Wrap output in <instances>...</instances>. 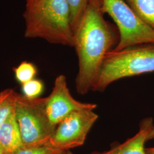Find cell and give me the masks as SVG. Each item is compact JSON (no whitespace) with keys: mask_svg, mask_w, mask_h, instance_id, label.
<instances>
[{"mask_svg":"<svg viewBox=\"0 0 154 154\" xmlns=\"http://www.w3.org/2000/svg\"><path fill=\"white\" fill-rule=\"evenodd\" d=\"M103 14L102 0H90L74 33L78 58L75 87L81 95L92 91L105 55L119 41V34Z\"/></svg>","mask_w":154,"mask_h":154,"instance_id":"1","label":"cell"},{"mask_svg":"<svg viewBox=\"0 0 154 154\" xmlns=\"http://www.w3.org/2000/svg\"><path fill=\"white\" fill-rule=\"evenodd\" d=\"M23 17L25 38L74 46L70 11L66 0H26Z\"/></svg>","mask_w":154,"mask_h":154,"instance_id":"2","label":"cell"},{"mask_svg":"<svg viewBox=\"0 0 154 154\" xmlns=\"http://www.w3.org/2000/svg\"><path fill=\"white\" fill-rule=\"evenodd\" d=\"M154 72V44L138 45L106 53L93 91L103 92L123 78Z\"/></svg>","mask_w":154,"mask_h":154,"instance_id":"3","label":"cell"},{"mask_svg":"<svg viewBox=\"0 0 154 154\" xmlns=\"http://www.w3.org/2000/svg\"><path fill=\"white\" fill-rule=\"evenodd\" d=\"M14 113L23 147L49 143L56 127L51 123L47 115L45 98L30 99L17 94Z\"/></svg>","mask_w":154,"mask_h":154,"instance_id":"4","label":"cell"},{"mask_svg":"<svg viewBox=\"0 0 154 154\" xmlns=\"http://www.w3.org/2000/svg\"><path fill=\"white\" fill-rule=\"evenodd\" d=\"M102 10L116 22L119 41L115 51L138 45L154 44V30L142 22L123 0H102Z\"/></svg>","mask_w":154,"mask_h":154,"instance_id":"5","label":"cell"},{"mask_svg":"<svg viewBox=\"0 0 154 154\" xmlns=\"http://www.w3.org/2000/svg\"><path fill=\"white\" fill-rule=\"evenodd\" d=\"M98 118V116L94 110L72 112L57 125L49 144L62 151L82 146Z\"/></svg>","mask_w":154,"mask_h":154,"instance_id":"6","label":"cell"},{"mask_svg":"<svg viewBox=\"0 0 154 154\" xmlns=\"http://www.w3.org/2000/svg\"><path fill=\"white\" fill-rule=\"evenodd\" d=\"M97 107L95 103L81 102L74 99L68 88L64 75H60L55 78L51 93L45 98L47 115L51 123L55 127L74 111L94 110Z\"/></svg>","mask_w":154,"mask_h":154,"instance_id":"7","label":"cell"},{"mask_svg":"<svg viewBox=\"0 0 154 154\" xmlns=\"http://www.w3.org/2000/svg\"><path fill=\"white\" fill-rule=\"evenodd\" d=\"M154 126L152 118L143 119L139 125V130L132 138L107 151H93L89 154H146L144 144L147 142L149 133Z\"/></svg>","mask_w":154,"mask_h":154,"instance_id":"8","label":"cell"},{"mask_svg":"<svg viewBox=\"0 0 154 154\" xmlns=\"http://www.w3.org/2000/svg\"><path fill=\"white\" fill-rule=\"evenodd\" d=\"M0 144L5 154H11L23 146L14 110L0 125Z\"/></svg>","mask_w":154,"mask_h":154,"instance_id":"9","label":"cell"},{"mask_svg":"<svg viewBox=\"0 0 154 154\" xmlns=\"http://www.w3.org/2000/svg\"><path fill=\"white\" fill-rule=\"evenodd\" d=\"M138 18L154 30V0H125Z\"/></svg>","mask_w":154,"mask_h":154,"instance_id":"10","label":"cell"},{"mask_svg":"<svg viewBox=\"0 0 154 154\" xmlns=\"http://www.w3.org/2000/svg\"><path fill=\"white\" fill-rule=\"evenodd\" d=\"M17 94L11 88L0 91V125L14 111Z\"/></svg>","mask_w":154,"mask_h":154,"instance_id":"11","label":"cell"},{"mask_svg":"<svg viewBox=\"0 0 154 154\" xmlns=\"http://www.w3.org/2000/svg\"><path fill=\"white\" fill-rule=\"evenodd\" d=\"M15 79L21 85L32 80L37 74V68L32 62L24 61L13 68Z\"/></svg>","mask_w":154,"mask_h":154,"instance_id":"12","label":"cell"},{"mask_svg":"<svg viewBox=\"0 0 154 154\" xmlns=\"http://www.w3.org/2000/svg\"><path fill=\"white\" fill-rule=\"evenodd\" d=\"M70 11V22L74 33L90 0H66Z\"/></svg>","mask_w":154,"mask_h":154,"instance_id":"13","label":"cell"},{"mask_svg":"<svg viewBox=\"0 0 154 154\" xmlns=\"http://www.w3.org/2000/svg\"><path fill=\"white\" fill-rule=\"evenodd\" d=\"M44 90V83L38 79L32 80L21 85L22 95L30 99L39 98Z\"/></svg>","mask_w":154,"mask_h":154,"instance_id":"14","label":"cell"},{"mask_svg":"<svg viewBox=\"0 0 154 154\" xmlns=\"http://www.w3.org/2000/svg\"><path fill=\"white\" fill-rule=\"evenodd\" d=\"M64 151L55 149L49 144L36 147H22L9 154H62Z\"/></svg>","mask_w":154,"mask_h":154,"instance_id":"15","label":"cell"},{"mask_svg":"<svg viewBox=\"0 0 154 154\" xmlns=\"http://www.w3.org/2000/svg\"><path fill=\"white\" fill-rule=\"evenodd\" d=\"M152 139H154V126L153 127V128H152V130L149 133V136L147 138V141L150 140H152Z\"/></svg>","mask_w":154,"mask_h":154,"instance_id":"16","label":"cell"},{"mask_svg":"<svg viewBox=\"0 0 154 154\" xmlns=\"http://www.w3.org/2000/svg\"><path fill=\"white\" fill-rule=\"evenodd\" d=\"M146 154H154V147L146 149Z\"/></svg>","mask_w":154,"mask_h":154,"instance_id":"17","label":"cell"},{"mask_svg":"<svg viewBox=\"0 0 154 154\" xmlns=\"http://www.w3.org/2000/svg\"><path fill=\"white\" fill-rule=\"evenodd\" d=\"M0 154H5V152L3 148L2 147V146H1V144H0Z\"/></svg>","mask_w":154,"mask_h":154,"instance_id":"18","label":"cell"},{"mask_svg":"<svg viewBox=\"0 0 154 154\" xmlns=\"http://www.w3.org/2000/svg\"><path fill=\"white\" fill-rule=\"evenodd\" d=\"M62 154H73L72 153V151L70 150L69 151H64L63 153Z\"/></svg>","mask_w":154,"mask_h":154,"instance_id":"19","label":"cell"}]
</instances>
